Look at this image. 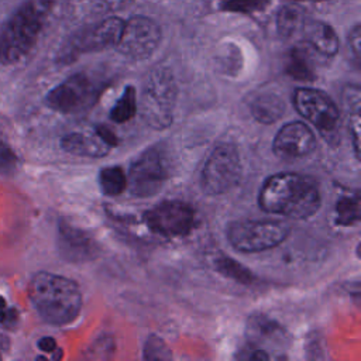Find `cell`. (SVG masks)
I'll return each mask as SVG.
<instances>
[{
  "instance_id": "cell-21",
  "label": "cell",
  "mask_w": 361,
  "mask_h": 361,
  "mask_svg": "<svg viewBox=\"0 0 361 361\" xmlns=\"http://www.w3.org/2000/svg\"><path fill=\"white\" fill-rule=\"evenodd\" d=\"M137 113V94L133 86H126L121 96L117 99L116 104L110 110L111 121L123 124L130 121Z\"/></svg>"
},
{
  "instance_id": "cell-4",
  "label": "cell",
  "mask_w": 361,
  "mask_h": 361,
  "mask_svg": "<svg viewBox=\"0 0 361 361\" xmlns=\"http://www.w3.org/2000/svg\"><path fill=\"white\" fill-rule=\"evenodd\" d=\"M178 87L169 69H152L142 86L141 116L144 121L155 128L165 130L172 124Z\"/></svg>"
},
{
  "instance_id": "cell-13",
  "label": "cell",
  "mask_w": 361,
  "mask_h": 361,
  "mask_svg": "<svg viewBox=\"0 0 361 361\" xmlns=\"http://www.w3.org/2000/svg\"><path fill=\"white\" fill-rule=\"evenodd\" d=\"M124 21L118 17H106L90 28L78 34L69 44L66 55H78L83 52L102 51L106 48L116 47L123 30Z\"/></svg>"
},
{
  "instance_id": "cell-1",
  "label": "cell",
  "mask_w": 361,
  "mask_h": 361,
  "mask_svg": "<svg viewBox=\"0 0 361 361\" xmlns=\"http://www.w3.org/2000/svg\"><path fill=\"white\" fill-rule=\"evenodd\" d=\"M322 204L317 182L303 173L279 172L262 183L258 206L272 214H282L296 220L313 216Z\"/></svg>"
},
{
  "instance_id": "cell-10",
  "label": "cell",
  "mask_w": 361,
  "mask_h": 361,
  "mask_svg": "<svg viewBox=\"0 0 361 361\" xmlns=\"http://www.w3.org/2000/svg\"><path fill=\"white\" fill-rule=\"evenodd\" d=\"M144 221L158 235L183 237L195 226V212L186 202L164 200L144 213Z\"/></svg>"
},
{
  "instance_id": "cell-11",
  "label": "cell",
  "mask_w": 361,
  "mask_h": 361,
  "mask_svg": "<svg viewBox=\"0 0 361 361\" xmlns=\"http://www.w3.org/2000/svg\"><path fill=\"white\" fill-rule=\"evenodd\" d=\"M159 42V25L145 16H134L124 21L116 48L124 56L140 61L151 56Z\"/></svg>"
},
{
  "instance_id": "cell-27",
  "label": "cell",
  "mask_w": 361,
  "mask_h": 361,
  "mask_svg": "<svg viewBox=\"0 0 361 361\" xmlns=\"http://www.w3.org/2000/svg\"><path fill=\"white\" fill-rule=\"evenodd\" d=\"M268 4V0H227L224 8L228 11L238 13H251L264 8Z\"/></svg>"
},
{
  "instance_id": "cell-5",
  "label": "cell",
  "mask_w": 361,
  "mask_h": 361,
  "mask_svg": "<svg viewBox=\"0 0 361 361\" xmlns=\"http://www.w3.org/2000/svg\"><path fill=\"white\" fill-rule=\"evenodd\" d=\"M290 227L281 220H237L227 227L230 245L240 252H261L275 248L288 238Z\"/></svg>"
},
{
  "instance_id": "cell-31",
  "label": "cell",
  "mask_w": 361,
  "mask_h": 361,
  "mask_svg": "<svg viewBox=\"0 0 361 361\" xmlns=\"http://www.w3.org/2000/svg\"><path fill=\"white\" fill-rule=\"evenodd\" d=\"M16 310L14 309H7V303L6 299L3 296H0V323L6 324L11 320H16Z\"/></svg>"
},
{
  "instance_id": "cell-29",
  "label": "cell",
  "mask_w": 361,
  "mask_h": 361,
  "mask_svg": "<svg viewBox=\"0 0 361 361\" xmlns=\"http://www.w3.org/2000/svg\"><path fill=\"white\" fill-rule=\"evenodd\" d=\"M269 354L267 351H264L262 348L257 347L255 344L247 341V344L244 347H241L238 358L241 360H248V361H264V360H269Z\"/></svg>"
},
{
  "instance_id": "cell-7",
  "label": "cell",
  "mask_w": 361,
  "mask_h": 361,
  "mask_svg": "<svg viewBox=\"0 0 361 361\" xmlns=\"http://www.w3.org/2000/svg\"><path fill=\"white\" fill-rule=\"evenodd\" d=\"M99 93L100 87L86 73H75L56 85L45 102L55 111L75 114L92 107Z\"/></svg>"
},
{
  "instance_id": "cell-12",
  "label": "cell",
  "mask_w": 361,
  "mask_h": 361,
  "mask_svg": "<svg viewBox=\"0 0 361 361\" xmlns=\"http://www.w3.org/2000/svg\"><path fill=\"white\" fill-rule=\"evenodd\" d=\"M116 134L106 126H96L87 133H69L61 138L63 151L78 157L102 158L117 145Z\"/></svg>"
},
{
  "instance_id": "cell-24",
  "label": "cell",
  "mask_w": 361,
  "mask_h": 361,
  "mask_svg": "<svg viewBox=\"0 0 361 361\" xmlns=\"http://www.w3.org/2000/svg\"><path fill=\"white\" fill-rule=\"evenodd\" d=\"M214 268L226 278L234 279L241 283H251L254 281V275L250 269H247L245 267L226 255L214 258Z\"/></svg>"
},
{
  "instance_id": "cell-15",
  "label": "cell",
  "mask_w": 361,
  "mask_h": 361,
  "mask_svg": "<svg viewBox=\"0 0 361 361\" xmlns=\"http://www.w3.org/2000/svg\"><path fill=\"white\" fill-rule=\"evenodd\" d=\"M58 248L61 255L71 262L92 261L99 255V245L82 228L61 223L58 228Z\"/></svg>"
},
{
  "instance_id": "cell-26",
  "label": "cell",
  "mask_w": 361,
  "mask_h": 361,
  "mask_svg": "<svg viewBox=\"0 0 361 361\" xmlns=\"http://www.w3.org/2000/svg\"><path fill=\"white\" fill-rule=\"evenodd\" d=\"M171 350L158 336H149L144 345V358L147 360H168L171 358Z\"/></svg>"
},
{
  "instance_id": "cell-3",
  "label": "cell",
  "mask_w": 361,
  "mask_h": 361,
  "mask_svg": "<svg viewBox=\"0 0 361 361\" xmlns=\"http://www.w3.org/2000/svg\"><path fill=\"white\" fill-rule=\"evenodd\" d=\"M51 10L52 0H25L20 4L0 31L1 63H14L31 51Z\"/></svg>"
},
{
  "instance_id": "cell-19",
  "label": "cell",
  "mask_w": 361,
  "mask_h": 361,
  "mask_svg": "<svg viewBox=\"0 0 361 361\" xmlns=\"http://www.w3.org/2000/svg\"><path fill=\"white\" fill-rule=\"evenodd\" d=\"M128 1L130 0H71L69 8L80 18L104 17L121 10L128 4Z\"/></svg>"
},
{
  "instance_id": "cell-8",
  "label": "cell",
  "mask_w": 361,
  "mask_h": 361,
  "mask_svg": "<svg viewBox=\"0 0 361 361\" xmlns=\"http://www.w3.org/2000/svg\"><path fill=\"white\" fill-rule=\"evenodd\" d=\"M296 111L312 123L320 134L334 135L340 126V110L324 92L313 87H298L293 93Z\"/></svg>"
},
{
  "instance_id": "cell-2",
  "label": "cell",
  "mask_w": 361,
  "mask_h": 361,
  "mask_svg": "<svg viewBox=\"0 0 361 361\" xmlns=\"http://www.w3.org/2000/svg\"><path fill=\"white\" fill-rule=\"evenodd\" d=\"M28 298L41 319L56 326L72 323L82 309V293L76 282L45 271L31 278Z\"/></svg>"
},
{
  "instance_id": "cell-20",
  "label": "cell",
  "mask_w": 361,
  "mask_h": 361,
  "mask_svg": "<svg viewBox=\"0 0 361 361\" xmlns=\"http://www.w3.org/2000/svg\"><path fill=\"white\" fill-rule=\"evenodd\" d=\"M97 182L102 193L110 197L121 195L127 188V176L123 168L117 165L102 168L97 175Z\"/></svg>"
},
{
  "instance_id": "cell-28",
  "label": "cell",
  "mask_w": 361,
  "mask_h": 361,
  "mask_svg": "<svg viewBox=\"0 0 361 361\" xmlns=\"http://www.w3.org/2000/svg\"><path fill=\"white\" fill-rule=\"evenodd\" d=\"M17 166V157L13 149L0 141V173L11 175Z\"/></svg>"
},
{
  "instance_id": "cell-25",
  "label": "cell",
  "mask_w": 361,
  "mask_h": 361,
  "mask_svg": "<svg viewBox=\"0 0 361 361\" xmlns=\"http://www.w3.org/2000/svg\"><path fill=\"white\" fill-rule=\"evenodd\" d=\"M360 220L358 196H344L336 203V223L340 226H351Z\"/></svg>"
},
{
  "instance_id": "cell-23",
  "label": "cell",
  "mask_w": 361,
  "mask_h": 361,
  "mask_svg": "<svg viewBox=\"0 0 361 361\" xmlns=\"http://www.w3.org/2000/svg\"><path fill=\"white\" fill-rule=\"evenodd\" d=\"M305 20V14L300 8L289 6L279 10L276 17V27L282 37H292L300 31Z\"/></svg>"
},
{
  "instance_id": "cell-30",
  "label": "cell",
  "mask_w": 361,
  "mask_h": 361,
  "mask_svg": "<svg viewBox=\"0 0 361 361\" xmlns=\"http://www.w3.org/2000/svg\"><path fill=\"white\" fill-rule=\"evenodd\" d=\"M348 49L351 52L353 59L355 61L357 65H360V58H361V28L357 24L348 35Z\"/></svg>"
},
{
  "instance_id": "cell-22",
  "label": "cell",
  "mask_w": 361,
  "mask_h": 361,
  "mask_svg": "<svg viewBox=\"0 0 361 361\" xmlns=\"http://www.w3.org/2000/svg\"><path fill=\"white\" fill-rule=\"evenodd\" d=\"M286 72L296 80H313L314 72L307 52L302 48H293L289 52Z\"/></svg>"
},
{
  "instance_id": "cell-17",
  "label": "cell",
  "mask_w": 361,
  "mask_h": 361,
  "mask_svg": "<svg viewBox=\"0 0 361 361\" xmlns=\"http://www.w3.org/2000/svg\"><path fill=\"white\" fill-rule=\"evenodd\" d=\"M247 334L250 337L248 341L259 348H262L264 344L282 345L283 341H286V333L282 326L264 314H255L248 319Z\"/></svg>"
},
{
  "instance_id": "cell-6",
  "label": "cell",
  "mask_w": 361,
  "mask_h": 361,
  "mask_svg": "<svg viewBox=\"0 0 361 361\" xmlns=\"http://www.w3.org/2000/svg\"><path fill=\"white\" fill-rule=\"evenodd\" d=\"M241 169V159L235 145L221 142L213 148L203 165L200 173L202 189L210 196L226 193L238 183Z\"/></svg>"
},
{
  "instance_id": "cell-32",
  "label": "cell",
  "mask_w": 361,
  "mask_h": 361,
  "mask_svg": "<svg viewBox=\"0 0 361 361\" xmlns=\"http://www.w3.org/2000/svg\"><path fill=\"white\" fill-rule=\"evenodd\" d=\"M38 348L44 353H54L56 350V341L54 340V337H42L39 341H38Z\"/></svg>"
},
{
  "instance_id": "cell-16",
  "label": "cell",
  "mask_w": 361,
  "mask_h": 361,
  "mask_svg": "<svg viewBox=\"0 0 361 361\" xmlns=\"http://www.w3.org/2000/svg\"><path fill=\"white\" fill-rule=\"evenodd\" d=\"M306 44L323 56H333L338 51V37L326 23L317 20H305L300 28Z\"/></svg>"
},
{
  "instance_id": "cell-9",
  "label": "cell",
  "mask_w": 361,
  "mask_h": 361,
  "mask_svg": "<svg viewBox=\"0 0 361 361\" xmlns=\"http://www.w3.org/2000/svg\"><path fill=\"white\" fill-rule=\"evenodd\" d=\"M168 176V165L162 151L158 147H151L131 164L127 186L133 196L149 197L164 186Z\"/></svg>"
},
{
  "instance_id": "cell-14",
  "label": "cell",
  "mask_w": 361,
  "mask_h": 361,
  "mask_svg": "<svg viewBox=\"0 0 361 361\" xmlns=\"http://www.w3.org/2000/svg\"><path fill=\"white\" fill-rule=\"evenodd\" d=\"M316 148V137L310 127L302 121H290L276 133L272 149L279 158H303Z\"/></svg>"
},
{
  "instance_id": "cell-18",
  "label": "cell",
  "mask_w": 361,
  "mask_h": 361,
  "mask_svg": "<svg viewBox=\"0 0 361 361\" xmlns=\"http://www.w3.org/2000/svg\"><path fill=\"white\" fill-rule=\"evenodd\" d=\"M250 109L257 121L262 124H272L283 116L285 103L275 93H262L251 102Z\"/></svg>"
}]
</instances>
